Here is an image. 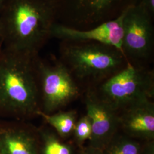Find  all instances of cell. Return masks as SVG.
I'll return each instance as SVG.
<instances>
[{
	"label": "cell",
	"mask_w": 154,
	"mask_h": 154,
	"mask_svg": "<svg viewBox=\"0 0 154 154\" xmlns=\"http://www.w3.org/2000/svg\"><path fill=\"white\" fill-rule=\"evenodd\" d=\"M57 18L55 0H6L0 10L3 29L2 47L37 55L51 37Z\"/></svg>",
	"instance_id": "1"
},
{
	"label": "cell",
	"mask_w": 154,
	"mask_h": 154,
	"mask_svg": "<svg viewBox=\"0 0 154 154\" xmlns=\"http://www.w3.org/2000/svg\"><path fill=\"white\" fill-rule=\"evenodd\" d=\"M37 60L0 47V117L20 121L41 110Z\"/></svg>",
	"instance_id": "2"
},
{
	"label": "cell",
	"mask_w": 154,
	"mask_h": 154,
	"mask_svg": "<svg viewBox=\"0 0 154 154\" xmlns=\"http://www.w3.org/2000/svg\"><path fill=\"white\" fill-rule=\"evenodd\" d=\"M63 57L72 74L82 79L110 77L127 62L119 50L95 42H70L65 46Z\"/></svg>",
	"instance_id": "3"
},
{
	"label": "cell",
	"mask_w": 154,
	"mask_h": 154,
	"mask_svg": "<svg viewBox=\"0 0 154 154\" xmlns=\"http://www.w3.org/2000/svg\"><path fill=\"white\" fill-rule=\"evenodd\" d=\"M100 90V98L118 111L138 102L152 99L153 75L127 61L124 67L102 84Z\"/></svg>",
	"instance_id": "4"
},
{
	"label": "cell",
	"mask_w": 154,
	"mask_h": 154,
	"mask_svg": "<svg viewBox=\"0 0 154 154\" xmlns=\"http://www.w3.org/2000/svg\"><path fill=\"white\" fill-rule=\"evenodd\" d=\"M37 69L41 111L54 113L78 97L79 88L65 64H48L37 60Z\"/></svg>",
	"instance_id": "5"
},
{
	"label": "cell",
	"mask_w": 154,
	"mask_h": 154,
	"mask_svg": "<svg viewBox=\"0 0 154 154\" xmlns=\"http://www.w3.org/2000/svg\"><path fill=\"white\" fill-rule=\"evenodd\" d=\"M57 18H63V25L87 29L118 16L131 0H55Z\"/></svg>",
	"instance_id": "6"
},
{
	"label": "cell",
	"mask_w": 154,
	"mask_h": 154,
	"mask_svg": "<svg viewBox=\"0 0 154 154\" xmlns=\"http://www.w3.org/2000/svg\"><path fill=\"white\" fill-rule=\"evenodd\" d=\"M152 18L137 2L126 8L123 20L122 51L126 58L143 60L150 55L154 42Z\"/></svg>",
	"instance_id": "7"
},
{
	"label": "cell",
	"mask_w": 154,
	"mask_h": 154,
	"mask_svg": "<svg viewBox=\"0 0 154 154\" xmlns=\"http://www.w3.org/2000/svg\"><path fill=\"white\" fill-rule=\"evenodd\" d=\"M125 9L115 18L87 29L55 23L51 29V37L68 42L98 43L113 47L123 53V20Z\"/></svg>",
	"instance_id": "8"
},
{
	"label": "cell",
	"mask_w": 154,
	"mask_h": 154,
	"mask_svg": "<svg viewBox=\"0 0 154 154\" xmlns=\"http://www.w3.org/2000/svg\"><path fill=\"white\" fill-rule=\"evenodd\" d=\"M87 114L91 122V135L88 146L102 151L116 135L119 126L118 111L103 100L88 95Z\"/></svg>",
	"instance_id": "9"
},
{
	"label": "cell",
	"mask_w": 154,
	"mask_h": 154,
	"mask_svg": "<svg viewBox=\"0 0 154 154\" xmlns=\"http://www.w3.org/2000/svg\"><path fill=\"white\" fill-rule=\"evenodd\" d=\"M119 116V126L127 136L147 141L154 138V104L146 99L129 106Z\"/></svg>",
	"instance_id": "10"
},
{
	"label": "cell",
	"mask_w": 154,
	"mask_h": 154,
	"mask_svg": "<svg viewBox=\"0 0 154 154\" xmlns=\"http://www.w3.org/2000/svg\"><path fill=\"white\" fill-rule=\"evenodd\" d=\"M0 154H38L35 139L18 123L0 122Z\"/></svg>",
	"instance_id": "11"
},
{
	"label": "cell",
	"mask_w": 154,
	"mask_h": 154,
	"mask_svg": "<svg viewBox=\"0 0 154 154\" xmlns=\"http://www.w3.org/2000/svg\"><path fill=\"white\" fill-rule=\"evenodd\" d=\"M37 116H41L47 123L53 127L60 137L66 138L73 133L76 123L77 114L75 111L48 114L39 110L37 112Z\"/></svg>",
	"instance_id": "12"
},
{
	"label": "cell",
	"mask_w": 154,
	"mask_h": 154,
	"mask_svg": "<svg viewBox=\"0 0 154 154\" xmlns=\"http://www.w3.org/2000/svg\"><path fill=\"white\" fill-rule=\"evenodd\" d=\"M140 143L128 136L116 135L103 151V154H140Z\"/></svg>",
	"instance_id": "13"
},
{
	"label": "cell",
	"mask_w": 154,
	"mask_h": 154,
	"mask_svg": "<svg viewBox=\"0 0 154 154\" xmlns=\"http://www.w3.org/2000/svg\"><path fill=\"white\" fill-rule=\"evenodd\" d=\"M43 142V154H72L70 146L62 142L55 134L48 130H41Z\"/></svg>",
	"instance_id": "14"
},
{
	"label": "cell",
	"mask_w": 154,
	"mask_h": 154,
	"mask_svg": "<svg viewBox=\"0 0 154 154\" xmlns=\"http://www.w3.org/2000/svg\"><path fill=\"white\" fill-rule=\"evenodd\" d=\"M73 134L76 142L79 145H82L86 140H90L91 135V125L88 116H83L76 122Z\"/></svg>",
	"instance_id": "15"
},
{
	"label": "cell",
	"mask_w": 154,
	"mask_h": 154,
	"mask_svg": "<svg viewBox=\"0 0 154 154\" xmlns=\"http://www.w3.org/2000/svg\"><path fill=\"white\" fill-rule=\"evenodd\" d=\"M151 17L154 15V0H139L137 2Z\"/></svg>",
	"instance_id": "16"
},
{
	"label": "cell",
	"mask_w": 154,
	"mask_h": 154,
	"mask_svg": "<svg viewBox=\"0 0 154 154\" xmlns=\"http://www.w3.org/2000/svg\"><path fill=\"white\" fill-rule=\"evenodd\" d=\"M140 154H154V140L147 141V143L142 149Z\"/></svg>",
	"instance_id": "17"
},
{
	"label": "cell",
	"mask_w": 154,
	"mask_h": 154,
	"mask_svg": "<svg viewBox=\"0 0 154 154\" xmlns=\"http://www.w3.org/2000/svg\"><path fill=\"white\" fill-rule=\"evenodd\" d=\"M80 154H103L102 151L97 149H94L90 146L84 149Z\"/></svg>",
	"instance_id": "18"
},
{
	"label": "cell",
	"mask_w": 154,
	"mask_h": 154,
	"mask_svg": "<svg viewBox=\"0 0 154 154\" xmlns=\"http://www.w3.org/2000/svg\"><path fill=\"white\" fill-rule=\"evenodd\" d=\"M2 41H3V29H2V23L0 20V47L2 46Z\"/></svg>",
	"instance_id": "19"
},
{
	"label": "cell",
	"mask_w": 154,
	"mask_h": 154,
	"mask_svg": "<svg viewBox=\"0 0 154 154\" xmlns=\"http://www.w3.org/2000/svg\"><path fill=\"white\" fill-rule=\"evenodd\" d=\"M5 1L6 0H0V10L2 8V6L4 5V2H5Z\"/></svg>",
	"instance_id": "20"
}]
</instances>
